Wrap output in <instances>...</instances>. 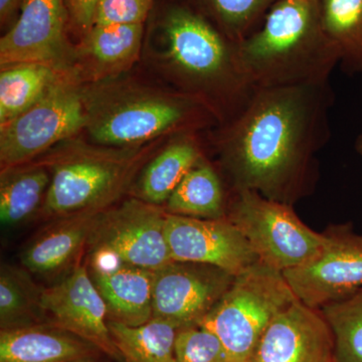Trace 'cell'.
I'll return each instance as SVG.
<instances>
[{"label":"cell","instance_id":"1","mask_svg":"<svg viewBox=\"0 0 362 362\" xmlns=\"http://www.w3.org/2000/svg\"><path fill=\"white\" fill-rule=\"evenodd\" d=\"M332 103L329 83L255 90L245 108L216 126L213 136L233 189L290 204L303 197L316 154L330 137Z\"/></svg>","mask_w":362,"mask_h":362},{"label":"cell","instance_id":"2","mask_svg":"<svg viewBox=\"0 0 362 362\" xmlns=\"http://www.w3.org/2000/svg\"><path fill=\"white\" fill-rule=\"evenodd\" d=\"M162 66L176 90L201 100L220 125L240 113L254 88L240 69L237 45L185 2L158 20Z\"/></svg>","mask_w":362,"mask_h":362},{"label":"cell","instance_id":"3","mask_svg":"<svg viewBox=\"0 0 362 362\" xmlns=\"http://www.w3.org/2000/svg\"><path fill=\"white\" fill-rule=\"evenodd\" d=\"M237 57L255 90L328 84L340 64L321 25L318 0H278L259 28L237 44Z\"/></svg>","mask_w":362,"mask_h":362},{"label":"cell","instance_id":"4","mask_svg":"<svg viewBox=\"0 0 362 362\" xmlns=\"http://www.w3.org/2000/svg\"><path fill=\"white\" fill-rule=\"evenodd\" d=\"M85 93L87 128L102 146L130 148L157 138L199 132L220 125L201 100L177 90L111 86Z\"/></svg>","mask_w":362,"mask_h":362},{"label":"cell","instance_id":"5","mask_svg":"<svg viewBox=\"0 0 362 362\" xmlns=\"http://www.w3.org/2000/svg\"><path fill=\"white\" fill-rule=\"evenodd\" d=\"M152 147L114 148L80 141L58 147L40 161L51 173L42 216L56 220L114 206L132 187Z\"/></svg>","mask_w":362,"mask_h":362},{"label":"cell","instance_id":"6","mask_svg":"<svg viewBox=\"0 0 362 362\" xmlns=\"http://www.w3.org/2000/svg\"><path fill=\"white\" fill-rule=\"evenodd\" d=\"M297 299L283 274L259 261L235 278L199 325L220 338L233 362H250L271 321Z\"/></svg>","mask_w":362,"mask_h":362},{"label":"cell","instance_id":"7","mask_svg":"<svg viewBox=\"0 0 362 362\" xmlns=\"http://www.w3.org/2000/svg\"><path fill=\"white\" fill-rule=\"evenodd\" d=\"M233 192L226 216L245 235L261 263L283 273L303 265L323 249L325 233L305 225L292 204L245 188Z\"/></svg>","mask_w":362,"mask_h":362},{"label":"cell","instance_id":"8","mask_svg":"<svg viewBox=\"0 0 362 362\" xmlns=\"http://www.w3.org/2000/svg\"><path fill=\"white\" fill-rule=\"evenodd\" d=\"M66 71L42 99L0 127L1 171L33 162L87 126L83 90Z\"/></svg>","mask_w":362,"mask_h":362},{"label":"cell","instance_id":"9","mask_svg":"<svg viewBox=\"0 0 362 362\" xmlns=\"http://www.w3.org/2000/svg\"><path fill=\"white\" fill-rule=\"evenodd\" d=\"M168 211L137 197L98 214L90 233L89 254H104L122 263L157 271L171 262L166 238Z\"/></svg>","mask_w":362,"mask_h":362},{"label":"cell","instance_id":"10","mask_svg":"<svg viewBox=\"0 0 362 362\" xmlns=\"http://www.w3.org/2000/svg\"><path fill=\"white\" fill-rule=\"evenodd\" d=\"M324 233L325 245L314 258L282 273L295 296L319 310L362 288V235L347 223Z\"/></svg>","mask_w":362,"mask_h":362},{"label":"cell","instance_id":"11","mask_svg":"<svg viewBox=\"0 0 362 362\" xmlns=\"http://www.w3.org/2000/svg\"><path fill=\"white\" fill-rule=\"evenodd\" d=\"M40 307L45 322L87 340L117 362H124L109 328L108 312L81 261L59 282L42 288Z\"/></svg>","mask_w":362,"mask_h":362},{"label":"cell","instance_id":"12","mask_svg":"<svg viewBox=\"0 0 362 362\" xmlns=\"http://www.w3.org/2000/svg\"><path fill=\"white\" fill-rule=\"evenodd\" d=\"M66 0H25L13 25L0 40V66L45 64L70 71Z\"/></svg>","mask_w":362,"mask_h":362},{"label":"cell","instance_id":"13","mask_svg":"<svg viewBox=\"0 0 362 362\" xmlns=\"http://www.w3.org/2000/svg\"><path fill=\"white\" fill-rule=\"evenodd\" d=\"M235 276L216 267L171 262L156 271L153 317L187 327L202 322L230 289Z\"/></svg>","mask_w":362,"mask_h":362},{"label":"cell","instance_id":"14","mask_svg":"<svg viewBox=\"0 0 362 362\" xmlns=\"http://www.w3.org/2000/svg\"><path fill=\"white\" fill-rule=\"evenodd\" d=\"M166 238L173 261L216 267L235 277L259 262L228 216L206 220L168 213Z\"/></svg>","mask_w":362,"mask_h":362},{"label":"cell","instance_id":"15","mask_svg":"<svg viewBox=\"0 0 362 362\" xmlns=\"http://www.w3.org/2000/svg\"><path fill=\"white\" fill-rule=\"evenodd\" d=\"M250 362H334V339L322 312L297 299L259 338Z\"/></svg>","mask_w":362,"mask_h":362},{"label":"cell","instance_id":"16","mask_svg":"<svg viewBox=\"0 0 362 362\" xmlns=\"http://www.w3.org/2000/svg\"><path fill=\"white\" fill-rule=\"evenodd\" d=\"M86 263L106 304L109 321L140 326L151 320L156 271L122 263L104 254H89Z\"/></svg>","mask_w":362,"mask_h":362},{"label":"cell","instance_id":"17","mask_svg":"<svg viewBox=\"0 0 362 362\" xmlns=\"http://www.w3.org/2000/svg\"><path fill=\"white\" fill-rule=\"evenodd\" d=\"M144 25H94L74 47L70 71L99 82L127 71L141 51Z\"/></svg>","mask_w":362,"mask_h":362},{"label":"cell","instance_id":"18","mask_svg":"<svg viewBox=\"0 0 362 362\" xmlns=\"http://www.w3.org/2000/svg\"><path fill=\"white\" fill-rule=\"evenodd\" d=\"M99 214H78L52 220L23 250V268L40 276L70 271L82 261Z\"/></svg>","mask_w":362,"mask_h":362},{"label":"cell","instance_id":"19","mask_svg":"<svg viewBox=\"0 0 362 362\" xmlns=\"http://www.w3.org/2000/svg\"><path fill=\"white\" fill-rule=\"evenodd\" d=\"M94 344L49 323L0 330V362H100Z\"/></svg>","mask_w":362,"mask_h":362},{"label":"cell","instance_id":"20","mask_svg":"<svg viewBox=\"0 0 362 362\" xmlns=\"http://www.w3.org/2000/svg\"><path fill=\"white\" fill-rule=\"evenodd\" d=\"M197 133L175 135L145 164L136 180L135 197L158 206L168 202L188 171L204 156Z\"/></svg>","mask_w":362,"mask_h":362},{"label":"cell","instance_id":"21","mask_svg":"<svg viewBox=\"0 0 362 362\" xmlns=\"http://www.w3.org/2000/svg\"><path fill=\"white\" fill-rule=\"evenodd\" d=\"M51 185V173L42 162H30L1 171L0 221L14 226L42 211Z\"/></svg>","mask_w":362,"mask_h":362},{"label":"cell","instance_id":"22","mask_svg":"<svg viewBox=\"0 0 362 362\" xmlns=\"http://www.w3.org/2000/svg\"><path fill=\"white\" fill-rule=\"evenodd\" d=\"M228 206L221 176L204 156L180 181L166 202L165 211L176 216L216 220L226 218Z\"/></svg>","mask_w":362,"mask_h":362},{"label":"cell","instance_id":"23","mask_svg":"<svg viewBox=\"0 0 362 362\" xmlns=\"http://www.w3.org/2000/svg\"><path fill=\"white\" fill-rule=\"evenodd\" d=\"M69 71L45 64H20L0 73V127L13 121L44 97Z\"/></svg>","mask_w":362,"mask_h":362},{"label":"cell","instance_id":"24","mask_svg":"<svg viewBox=\"0 0 362 362\" xmlns=\"http://www.w3.org/2000/svg\"><path fill=\"white\" fill-rule=\"evenodd\" d=\"M321 25L337 47L340 65L362 74V0H318Z\"/></svg>","mask_w":362,"mask_h":362},{"label":"cell","instance_id":"25","mask_svg":"<svg viewBox=\"0 0 362 362\" xmlns=\"http://www.w3.org/2000/svg\"><path fill=\"white\" fill-rule=\"evenodd\" d=\"M109 328L124 362H176L178 327L173 323L159 318L140 326L109 321Z\"/></svg>","mask_w":362,"mask_h":362},{"label":"cell","instance_id":"26","mask_svg":"<svg viewBox=\"0 0 362 362\" xmlns=\"http://www.w3.org/2000/svg\"><path fill=\"white\" fill-rule=\"evenodd\" d=\"M42 292L26 269L4 264L0 269V330L45 323Z\"/></svg>","mask_w":362,"mask_h":362},{"label":"cell","instance_id":"27","mask_svg":"<svg viewBox=\"0 0 362 362\" xmlns=\"http://www.w3.org/2000/svg\"><path fill=\"white\" fill-rule=\"evenodd\" d=\"M278 0H185L233 44H240L261 25Z\"/></svg>","mask_w":362,"mask_h":362},{"label":"cell","instance_id":"28","mask_svg":"<svg viewBox=\"0 0 362 362\" xmlns=\"http://www.w3.org/2000/svg\"><path fill=\"white\" fill-rule=\"evenodd\" d=\"M320 311L332 331L334 362H362V288Z\"/></svg>","mask_w":362,"mask_h":362},{"label":"cell","instance_id":"29","mask_svg":"<svg viewBox=\"0 0 362 362\" xmlns=\"http://www.w3.org/2000/svg\"><path fill=\"white\" fill-rule=\"evenodd\" d=\"M175 350L176 362H233L220 338L199 324L177 330Z\"/></svg>","mask_w":362,"mask_h":362},{"label":"cell","instance_id":"30","mask_svg":"<svg viewBox=\"0 0 362 362\" xmlns=\"http://www.w3.org/2000/svg\"><path fill=\"white\" fill-rule=\"evenodd\" d=\"M156 0H100L94 25H144Z\"/></svg>","mask_w":362,"mask_h":362},{"label":"cell","instance_id":"31","mask_svg":"<svg viewBox=\"0 0 362 362\" xmlns=\"http://www.w3.org/2000/svg\"><path fill=\"white\" fill-rule=\"evenodd\" d=\"M100 0H66L69 28L82 39L94 26Z\"/></svg>","mask_w":362,"mask_h":362},{"label":"cell","instance_id":"32","mask_svg":"<svg viewBox=\"0 0 362 362\" xmlns=\"http://www.w3.org/2000/svg\"><path fill=\"white\" fill-rule=\"evenodd\" d=\"M25 0H0V21L6 25L20 13Z\"/></svg>","mask_w":362,"mask_h":362},{"label":"cell","instance_id":"33","mask_svg":"<svg viewBox=\"0 0 362 362\" xmlns=\"http://www.w3.org/2000/svg\"><path fill=\"white\" fill-rule=\"evenodd\" d=\"M354 147H356L357 153L362 156V131L359 133L358 136H357Z\"/></svg>","mask_w":362,"mask_h":362}]
</instances>
